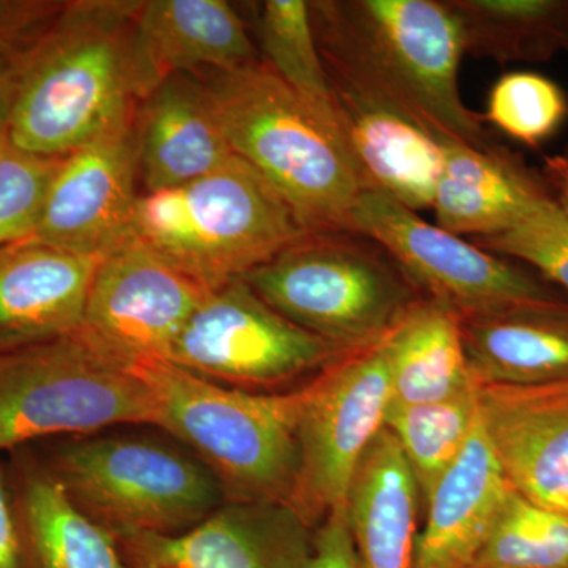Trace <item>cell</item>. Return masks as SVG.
<instances>
[{"instance_id":"484cf974","label":"cell","mask_w":568,"mask_h":568,"mask_svg":"<svg viewBox=\"0 0 568 568\" xmlns=\"http://www.w3.org/2000/svg\"><path fill=\"white\" fill-rule=\"evenodd\" d=\"M462 31L465 54L547 62L568 52V0H444Z\"/></svg>"},{"instance_id":"cb8c5ba5","label":"cell","mask_w":568,"mask_h":568,"mask_svg":"<svg viewBox=\"0 0 568 568\" xmlns=\"http://www.w3.org/2000/svg\"><path fill=\"white\" fill-rule=\"evenodd\" d=\"M418 491L395 437L377 433L355 470L346 511L361 568H413Z\"/></svg>"},{"instance_id":"30bf717a","label":"cell","mask_w":568,"mask_h":568,"mask_svg":"<svg viewBox=\"0 0 568 568\" xmlns=\"http://www.w3.org/2000/svg\"><path fill=\"white\" fill-rule=\"evenodd\" d=\"M345 354L280 315L244 280H233L205 293L166 361L252 392L317 375Z\"/></svg>"},{"instance_id":"ffe728a7","label":"cell","mask_w":568,"mask_h":568,"mask_svg":"<svg viewBox=\"0 0 568 568\" xmlns=\"http://www.w3.org/2000/svg\"><path fill=\"white\" fill-rule=\"evenodd\" d=\"M459 316L477 386L568 383L567 302H529Z\"/></svg>"},{"instance_id":"d590c367","label":"cell","mask_w":568,"mask_h":568,"mask_svg":"<svg viewBox=\"0 0 568 568\" xmlns=\"http://www.w3.org/2000/svg\"><path fill=\"white\" fill-rule=\"evenodd\" d=\"M540 174L556 204L568 215V149L558 155L545 156Z\"/></svg>"},{"instance_id":"8fae6325","label":"cell","mask_w":568,"mask_h":568,"mask_svg":"<svg viewBox=\"0 0 568 568\" xmlns=\"http://www.w3.org/2000/svg\"><path fill=\"white\" fill-rule=\"evenodd\" d=\"M351 224L354 233L383 246L426 297L450 306L459 315L558 301L547 280L530 274L517 261L425 222L387 194L373 190L362 194Z\"/></svg>"},{"instance_id":"44dd1931","label":"cell","mask_w":568,"mask_h":568,"mask_svg":"<svg viewBox=\"0 0 568 568\" xmlns=\"http://www.w3.org/2000/svg\"><path fill=\"white\" fill-rule=\"evenodd\" d=\"M339 133L366 189L414 212L432 209L444 152L432 134L395 112L332 85Z\"/></svg>"},{"instance_id":"4316f807","label":"cell","mask_w":568,"mask_h":568,"mask_svg":"<svg viewBox=\"0 0 568 568\" xmlns=\"http://www.w3.org/2000/svg\"><path fill=\"white\" fill-rule=\"evenodd\" d=\"M477 384L463 394L420 405H388L384 428L395 437L426 504L463 454L478 424Z\"/></svg>"},{"instance_id":"74e56055","label":"cell","mask_w":568,"mask_h":568,"mask_svg":"<svg viewBox=\"0 0 568 568\" xmlns=\"http://www.w3.org/2000/svg\"><path fill=\"white\" fill-rule=\"evenodd\" d=\"M11 346H18V345H11V343L0 342V349H6V347H11Z\"/></svg>"},{"instance_id":"3957f363","label":"cell","mask_w":568,"mask_h":568,"mask_svg":"<svg viewBox=\"0 0 568 568\" xmlns=\"http://www.w3.org/2000/svg\"><path fill=\"white\" fill-rule=\"evenodd\" d=\"M203 84L235 155L282 194L312 233H354L351 216L368 189L336 123L264 62L211 71Z\"/></svg>"},{"instance_id":"7402d4cb","label":"cell","mask_w":568,"mask_h":568,"mask_svg":"<svg viewBox=\"0 0 568 568\" xmlns=\"http://www.w3.org/2000/svg\"><path fill=\"white\" fill-rule=\"evenodd\" d=\"M480 426L425 504L413 568H473L510 493Z\"/></svg>"},{"instance_id":"836d02e7","label":"cell","mask_w":568,"mask_h":568,"mask_svg":"<svg viewBox=\"0 0 568 568\" xmlns=\"http://www.w3.org/2000/svg\"><path fill=\"white\" fill-rule=\"evenodd\" d=\"M304 568H361L346 507L332 511L315 529L312 555Z\"/></svg>"},{"instance_id":"d4e9b609","label":"cell","mask_w":568,"mask_h":568,"mask_svg":"<svg viewBox=\"0 0 568 568\" xmlns=\"http://www.w3.org/2000/svg\"><path fill=\"white\" fill-rule=\"evenodd\" d=\"M381 345L390 384L388 405L440 402L476 386L467 364L462 316L440 302H418Z\"/></svg>"},{"instance_id":"f1b7e54d","label":"cell","mask_w":568,"mask_h":568,"mask_svg":"<svg viewBox=\"0 0 568 568\" xmlns=\"http://www.w3.org/2000/svg\"><path fill=\"white\" fill-rule=\"evenodd\" d=\"M473 568H568V517L514 488Z\"/></svg>"},{"instance_id":"1f68e13d","label":"cell","mask_w":568,"mask_h":568,"mask_svg":"<svg viewBox=\"0 0 568 568\" xmlns=\"http://www.w3.org/2000/svg\"><path fill=\"white\" fill-rule=\"evenodd\" d=\"M474 244L528 264L547 282L558 284L568 293V215L558 204L545 205L507 233L474 239Z\"/></svg>"},{"instance_id":"8d00e7d4","label":"cell","mask_w":568,"mask_h":568,"mask_svg":"<svg viewBox=\"0 0 568 568\" xmlns=\"http://www.w3.org/2000/svg\"><path fill=\"white\" fill-rule=\"evenodd\" d=\"M123 558H125V556H123ZM125 560H126V566H129V568H160V567L151 566V564L141 562V560H136V559L125 558Z\"/></svg>"},{"instance_id":"4dcf8cb0","label":"cell","mask_w":568,"mask_h":568,"mask_svg":"<svg viewBox=\"0 0 568 568\" xmlns=\"http://www.w3.org/2000/svg\"><path fill=\"white\" fill-rule=\"evenodd\" d=\"M62 159L22 151L0 136V246L31 237Z\"/></svg>"},{"instance_id":"f546056e","label":"cell","mask_w":568,"mask_h":568,"mask_svg":"<svg viewBox=\"0 0 568 568\" xmlns=\"http://www.w3.org/2000/svg\"><path fill=\"white\" fill-rule=\"evenodd\" d=\"M484 121L507 138L537 149L568 119L566 91L537 71H507L489 89Z\"/></svg>"},{"instance_id":"4fadbf2b","label":"cell","mask_w":568,"mask_h":568,"mask_svg":"<svg viewBox=\"0 0 568 568\" xmlns=\"http://www.w3.org/2000/svg\"><path fill=\"white\" fill-rule=\"evenodd\" d=\"M136 179L133 119L63 156L33 235L103 260L133 239Z\"/></svg>"},{"instance_id":"9a60e30c","label":"cell","mask_w":568,"mask_h":568,"mask_svg":"<svg viewBox=\"0 0 568 568\" xmlns=\"http://www.w3.org/2000/svg\"><path fill=\"white\" fill-rule=\"evenodd\" d=\"M477 390L481 429L510 487L568 517V383Z\"/></svg>"},{"instance_id":"6da1fadb","label":"cell","mask_w":568,"mask_h":568,"mask_svg":"<svg viewBox=\"0 0 568 568\" xmlns=\"http://www.w3.org/2000/svg\"><path fill=\"white\" fill-rule=\"evenodd\" d=\"M310 11L331 85L439 142L495 144L484 115L463 102L465 47L444 0H316Z\"/></svg>"},{"instance_id":"ba28073f","label":"cell","mask_w":568,"mask_h":568,"mask_svg":"<svg viewBox=\"0 0 568 568\" xmlns=\"http://www.w3.org/2000/svg\"><path fill=\"white\" fill-rule=\"evenodd\" d=\"M74 504L112 536H179L224 503L194 455L160 440L77 436L44 463Z\"/></svg>"},{"instance_id":"9c48e42d","label":"cell","mask_w":568,"mask_h":568,"mask_svg":"<svg viewBox=\"0 0 568 568\" xmlns=\"http://www.w3.org/2000/svg\"><path fill=\"white\" fill-rule=\"evenodd\" d=\"M390 384L381 342L347 353L302 387L290 507L316 529L346 507L355 470L384 428Z\"/></svg>"},{"instance_id":"7a4b0ae2","label":"cell","mask_w":568,"mask_h":568,"mask_svg":"<svg viewBox=\"0 0 568 568\" xmlns=\"http://www.w3.org/2000/svg\"><path fill=\"white\" fill-rule=\"evenodd\" d=\"M140 2H65L28 55L7 136L22 151L63 159L133 121V21Z\"/></svg>"},{"instance_id":"5b68a950","label":"cell","mask_w":568,"mask_h":568,"mask_svg":"<svg viewBox=\"0 0 568 568\" xmlns=\"http://www.w3.org/2000/svg\"><path fill=\"white\" fill-rule=\"evenodd\" d=\"M159 407V426L192 448L226 503L290 506L297 478L302 387L254 394L212 383L163 358L134 362Z\"/></svg>"},{"instance_id":"e575fe53","label":"cell","mask_w":568,"mask_h":568,"mask_svg":"<svg viewBox=\"0 0 568 568\" xmlns=\"http://www.w3.org/2000/svg\"><path fill=\"white\" fill-rule=\"evenodd\" d=\"M0 568H21L20 534L11 500L10 473L0 462Z\"/></svg>"},{"instance_id":"d6a6232c","label":"cell","mask_w":568,"mask_h":568,"mask_svg":"<svg viewBox=\"0 0 568 568\" xmlns=\"http://www.w3.org/2000/svg\"><path fill=\"white\" fill-rule=\"evenodd\" d=\"M33 47L20 21L0 2V136L7 134L18 77Z\"/></svg>"},{"instance_id":"e0dca14e","label":"cell","mask_w":568,"mask_h":568,"mask_svg":"<svg viewBox=\"0 0 568 568\" xmlns=\"http://www.w3.org/2000/svg\"><path fill=\"white\" fill-rule=\"evenodd\" d=\"M440 145L443 174L432 207L437 226L459 237H495L556 203L541 174L510 149L497 142L484 149L457 141Z\"/></svg>"},{"instance_id":"83f0119b","label":"cell","mask_w":568,"mask_h":568,"mask_svg":"<svg viewBox=\"0 0 568 568\" xmlns=\"http://www.w3.org/2000/svg\"><path fill=\"white\" fill-rule=\"evenodd\" d=\"M256 36L263 62L313 110L336 123L334 92L313 29L310 2L256 3Z\"/></svg>"},{"instance_id":"7c38bea8","label":"cell","mask_w":568,"mask_h":568,"mask_svg":"<svg viewBox=\"0 0 568 568\" xmlns=\"http://www.w3.org/2000/svg\"><path fill=\"white\" fill-rule=\"evenodd\" d=\"M205 293L132 239L100 261L81 332L126 364L166 361Z\"/></svg>"},{"instance_id":"603a6c76","label":"cell","mask_w":568,"mask_h":568,"mask_svg":"<svg viewBox=\"0 0 568 568\" xmlns=\"http://www.w3.org/2000/svg\"><path fill=\"white\" fill-rule=\"evenodd\" d=\"M10 489L21 568H129L114 536L71 500L44 463L20 455Z\"/></svg>"},{"instance_id":"277c9868","label":"cell","mask_w":568,"mask_h":568,"mask_svg":"<svg viewBox=\"0 0 568 568\" xmlns=\"http://www.w3.org/2000/svg\"><path fill=\"white\" fill-rule=\"evenodd\" d=\"M308 233L237 155L196 181L140 194L133 220L134 241L207 291L241 280Z\"/></svg>"},{"instance_id":"5bb4252c","label":"cell","mask_w":568,"mask_h":568,"mask_svg":"<svg viewBox=\"0 0 568 568\" xmlns=\"http://www.w3.org/2000/svg\"><path fill=\"white\" fill-rule=\"evenodd\" d=\"M114 538L125 558L160 568H304L315 529L284 504L224 500L179 536Z\"/></svg>"},{"instance_id":"8992f818","label":"cell","mask_w":568,"mask_h":568,"mask_svg":"<svg viewBox=\"0 0 568 568\" xmlns=\"http://www.w3.org/2000/svg\"><path fill=\"white\" fill-rule=\"evenodd\" d=\"M241 280L287 321L346 353L383 342L428 298L361 233H308Z\"/></svg>"},{"instance_id":"2e32d148","label":"cell","mask_w":568,"mask_h":568,"mask_svg":"<svg viewBox=\"0 0 568 568\" xmlns=\"http://www.w3.org/2000/svg\"><path fill=\"white\" fill-rule=\"evenodd\" d=\"M263 62L245 22L224 0H148L133 21L138 102L175 74L230 71Z\"/></svg>"},{"instance_id":"d6986e66","label":"cell","mask_w":568,"mask_h":568,"mask_svg":"<svg viewBox=\"0 0 568 568\" xmlns=\"http://www.w3.org/2000/svg\"><path fill=\"white\" fill-rule=\"evenodd\" d=\"M134 140L145 192L196 181L235 156L203 81L190 74L171 77L141 100Z\"/></svg>"},{"instance_id":"ac0fdd59","label":"cell","mask_w":568,"mask_h":568,"mask_svg":"<svg viewBox=\"0 0 568 568\" xmlns=\"http://www.w3.org/2000/svg\"><path fill=\"white\" fill-rule=\"evenodd\" d=\"M100 261L36 235L0 246V342L80 332Z\"/></svg>"},{"instance_id":"52a82bcc","label":"cell","mask_w":568,"mask_h":568,"mask_svg":"<svg viewBox=\"0 0 568 568\" xmlns=\"http://www.w3.org/2000/svg\"><path fill=\"white\" fill-rule=\"evenodd\" d=\"M125 424L159 426L152 390L81 331L0 349V450Z\"/></svg>"}]
</instances>
